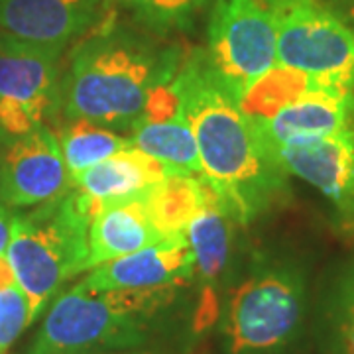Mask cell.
Listing matches in <instances>:
<instances>
[{
  "mask_svg": "<svg viewBox=\"0 0 354 354\" xmlns=\"http://www.w3.org/2000/svg\"><path fill=\"white\" fill-rule=\"evenodd\" d=\"M201 174L241 225L268 211L286 189V174L270 158L252 118L209 69L201 48L176 73Z\"/></svg>",
  "mask_w": 354,
  "mask_h": 354,
  "instance_id": "1",
  "label": "cell"
},
{
  "mask_svg": "<svg viewBox=\"0 0 354 354\" xmlns=\"http://www.w3.org/2000/svg\"><path fill=\"white\" fill-rule=\"evenodd\" d=\"M99 20L71 53L59 85V109L65 120L87 118L128 134L152 88L176 77L185 53L150 32L120 24L111 10L104 22Z\"/></svg>",
  "mask_w": 354,
  "mask_h": 354,
  "instance_id": "2",
  "label": "cell"
},
{
  "mask_svg": "<svg viewBox=\"0 0 354 354\" xmlns=\"http://www.w3.org/2000/svg\"><path fill=\"white\" fill-rule=\"evenodd\" d=\"M176 293L177 288L88 290L77 281L53 299L28 354H97L140 346Z\"/></svg>",
  "mask_w": 354,
  "mask_h": 354,
  "instance_id": "3",
  "label": "cell"
},
{
  "mask_svg": "<svg viewBox=\"0 0 354 354\" xmlns=\"http://www.w3.org/2000/svg\"><path fill=\"white\" fill-rule=\"evenodd\" d=\"M88 203L73 187L14 215L6 258L30 304L32 323L64 286L88 272Z\"/></svg>",
  "mask_w": 354,
  "mask_h": 354,
  "instance_id": "4",
  "label": "cell"
},
{
  "mask_svg": "<svg viewBox=\"0 0 354 354\" xmlns=\"http://www.w3.org/2000/svg\"><path fill=\"white\" fill-rule=\"evenodd\" d=\"M307 288L291 260H260L221 307L227 354H286L304 329Z\"/></svg>",
  "mask_w": 354,
  "mask_h": 354,
  "instance_id": "5",
  "label": "cell"
},
{
  "mask_svg": "<svg viewBox=\"0 0 354 354\" xmlns=\"http://www.w3.org/2000/svg\"><path fill=\"white\" fill-rule=\"evenodd\" d=\"M276 22L278 64L342 93L354 91V30L317 0H262Z\"/></svg>",
  "mask_w": 354,
  "mask_h": 354,
  "instance_id": "6",
  "label": "cell"
},
{
  "mask_svg": "<svg viewBox=\"0 0 354 354\" xmlns=\"http://www.w3.org/2000/svg\"><path fill=\"white\" fill-rule=\"evenodd\" d=\"M201 50L213 75L241 99L254 79L278 64L276 22L262 0H215Z\"/></svg>",
  "mask_w": 354,
  "mask_h": 354,
  "instance_id": "7",
  "label": "cell"
},
{
  "mask_svg": "<svg viewBox=\"0 0 354 354\" xmlns=\"http://www.w3.org/2000/svg\"><path fill=\"white\" fill-rule=\"evenodd\" d=\"M64 50L0 32V140L48 127L59 106Z\"/></svg>",
  "mask_w": 354,
  "mask_h": 354,
  "instance_id": "8",
  "label": "cell"
},
{
  "mask_svg": "<svg viewBox=\"0 0 354 354\" xmlns=\"http://www.w3.org/2000/svg\"><path fill=\"white\" fill-rule=\"evenodd\" d=\"M69 187L71 176L50 127L0 140V203L10 209L38 207Z\"/></svg>",
  "mask_w": 354,
  "mask_h": 354,
  "instance_id": "9",
  "label": "cell"
},
{
  "mask_svg": "<svg viewBox=\"0 0 354 354\" xmlns=\"http://www.w3.org/2000/svg\"><path fill=\"white\" fill-rule=\"evenodd\" d=\"M195 279V256L185 234L97 266L79 283L88 290H162Z\"/></svg>",
  "mask_w": 354,
  "mask_h": 354,
  "instance_id": "10",
  "label": "cell"
},
{
  "mask_svg": "<svg viewBox=\"0 0 354 354\" xmlns=\"http://www.w3.org/2000/svg\"><path fill=\"white\" fill-rule=\"evenodd\" d=\"M234 225L241 223L230 215L227 205L221 201L216 191L209 185L205 205L199 215L191 221L185 232L195 256V279L203 291L195 315L197 330L207 329L221 313L218 288L227 276L228 264H230V254L234 244Z\"/></svg>",
  "mask_w": 354,
  "mask_h": 354,
  "instance_id": "11",
  "label": "cell"
},
{
  "mask_svg": "<svg viewBox=\"0 0 354 354\" xmlns=\"http://www.w3.org/2000/svg\"><path fill=\"white\" fill-rule=\"evenodd\" d=\"M268 153L286 176L311 183L337 209L354 195V130L291 140Z\"/></svg>",
  "mask_w": 354,
  "mask_h": 354,
  "instance_id": "12",
  "label": "cell"
},
{
  "mask_svg": "<svg viewBox=\"0 0 354 354\" xmlns=\"http://www.w3.org/2000/svg\"><path fill=\"white\" fill-rule=\"evenodd\" d=\"M104 0H0V32L32 44L67 46L97 24Z\"/></svg>",
  "mask_w": 354,
  "mask_h": 354,
  "instance_id": "13",
  "label": "cell"
},
{
  "mask_svg": "<svg viewBox=\"0 0 354 354\" xmlns=\"http://www.w3.org/2000/svg\"><path fill=\"white\" fill-rule=\"evenodd\" d=\"M266 150L291 140L330 136L354 130V91H315L291 102L272 118L254 122Z\"/></svg>",
  "mask_w": 354,
  "mask_h": 354,
  "instance_id": "14",
  "label": "cell"
},
{
  "mask_svg": "<svg viewBox=\"0 0 354 354\" xmlns=\"http://www.w3.org/2000/svg\"><path fill=\"white\" fill-rule=\"evenodd\" d=\"M167 174L171 171L164 164L130 146L102 160L101 164L71 176V187L88 203L93 215L97 207L106 203L142 199L144 193Z\"/></svg>",
  "mask_w": 354,
  "mask_h": 354,
  "instance_id": "15",
  "label": "cell"
},
{
  "mask_svg": "<svg viewBox=\"0 0 354 354\" xmlns=\"http://www.w3.org/2000/svg\"><path fill=\"white\" fill-rule=\"evenodd\" d=\"M164 241L144 211L142 199L101 205L88 223L87 268L122 258Z\"/></svg>",
  "mask_w": 354,
  "mask_h": 354,
  "instance_id": "16",
  "label": "cell"
},
{
  "mask_svg": "<svg viewBox=\"0 0 354 354\" xmlns=\"http://www.w3.org/2000/svg\"><path fill=\"white\" fill-rule=\"evenodd\" d=\"M209 183L203 176L167 174L144 193L142 205L162 239L181 236L199 215L207 199Z\"/></svg>",
  "mask_w": 354,
  "mask_h": 354,
  "instance_id": "17",
  "label": "cell"
},
{
  "mask_svg": "<svg viewBox=\"0 0 354 354\" xmlns=\"http://www.w3.org/2000/svg\"><path fill=\"white\" fill-rule=\"evenodd\" d=\"M128 134L134 148L152 156L171 174L203 176L197 142L185 111L165 122H136Z\"/></svg>",
  "mask_w": 354,
  "mask_h": 354,
  "instance_id": "18",
  "label": "cell"
},
{
  "mask_svg": "<svg viewBox=\"0 0 354 354\" xmlns=\"http://www.w3.org/2000/svg\"><path fill=\"white\" fill-rule=\"evenodd\" d=\"M315 91L335 88L327 87L325 83L304 71L276 64L242 91L239 104L248 118H252L254 122H262L278 114L281 109L290 106L291 102L299 101L301 97Z\"/></svg>",
  "mask_w": 354,
  "mask_h": 354,
  "instance_id": "19",
  "label": "cell"
},
{
  "mask_svg": "<svg viewBox=\"0 0 354 354\" xmlns=\"http://www.w3.org/2000/svg\"><path fill=\"white\" fill-rule=\"evenodd\" d=\"M317 330L321 354H354V262L342 264L327 281Z\"/></svg>",
  "mask_w": 354,
  "mask_h": 354,
  "instance_id": "20",
  "label": "cell"
},
{
  "mask_svg": "<svg viewBox=\"0 0 354 354\" xmlns=\"http://www.w3.org/2000/svg\"><path fill=\"white\" fill-rule=\"evenodd\" d=\"M55 136L69 176L101 164L102 160L132 146L130 136H124V132L87 118H67Z\"/></svg>",
  "mask_w": 354,
  "mask_h": 354,
  "instance_id": "21",
  "label": "cell"
},
{
  "mask_svg": "<svg viewBox=\"0 0 354 354\" xmlns=\"http://www.w3.org/2000/svg\"><path fill=\"white\" fill-rule=\"evenodd\" d=\"M209 0H104L102 8L127 12L146 32L164 36L171 30H187Z\"/></svg>",
  "mask_w": 354,
  "mask_h": 354,
  "instance_id": "22",
  "label": "cell"
},
{
  "mask_svg": "<svg viewBox=\"0 0 354 354\" xmlns=\"http://www.w3.org/2000/svg\"><path fill=\"white\" fill-rule=\"evenodd\" d=\"M30 319V304L14 278L6 256H0V354H4L24 333Z\"/></svg>",
  "mask_w": 354,
  "mask_h": 354,
  "instance_id": "23",
  "label": "cell"
},
{
  "mask_svg": "<svg viewBox=\"0 0 354 354\" xmlns=\"http://www.w3.org/2000/svg\"><path fill=\"white\" fill-rule=\"evenodd\" d=\"M325 10L337 16L342 24L354 30V0H317Z\"/></svg>",
  "mask_w": 354,
  "mask_h": 354,
  "instance_id": "24",
  "label": "cell"
},
{
  "mask_svg": "<svg viewBox=\"0 0 354 354\" xmlns=\"http://www.w3.org/2000/svg\"><path fill=\"white\" fill-rule=\"evenodd\" d=\"M12 223L14 211L4 203H0V256H6L8 252V244L12 236Z\"/></svg>",
  "mask_w": 354,
  "mask_h": 354,
  "instance_id": "25",
  "label": "cell"
},
{
  "mask_svg": "<svg viewBox=\"0 0 354 354\" xmlns=\"http://www.w3.org/2000/svg\"><path fill=\"white\" fill-rule=\"evenodd\" d=\"M339 215H341L342 228L354 236V195L344 205L339 207Z\"/></svg>",
  "mask_w": 354,
  "mask_h": 354,
  "instance_id": "26",
  "label": "cell"
},
{
  "mask_svg": "<svg viewBox=\"0 0 354 354\" xmlns=\"http://www.w3.org/2000/svg\"><path fill=\"white\" fill-rule=\"evenodd\" d=\"M97 354H146V353H97Z\"/></svg>",
  "mask_w": 354,
  "mask_h": 354,
  "instance_id": "27",
  "label": "cell"
}]
</instances>
